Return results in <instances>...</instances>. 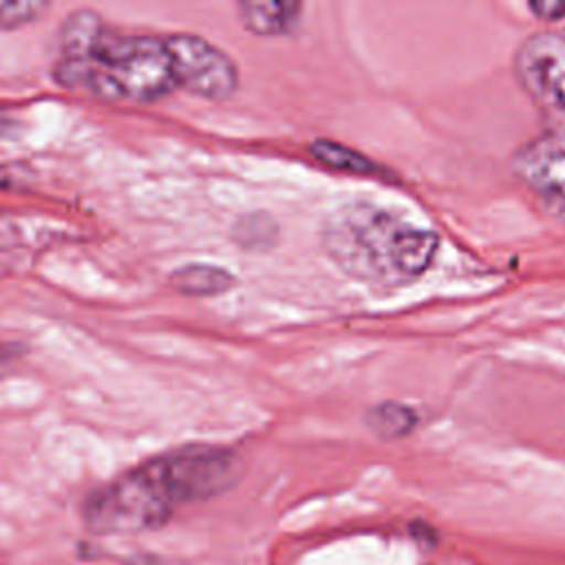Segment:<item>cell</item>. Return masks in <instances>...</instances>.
Returning a JSON list of instances; mask_svg holds the SVG:
<instances>
[{"mask_svg":"<svg viewBox=\"0 0 565 565\" xmlns=\"http://www.w3.org/2000/svg\"><path fill=\"white\" fill-rule=\"evenodd\" d=\"M53 77L71 90H86L106 102L148 104L177 88L163 38L110 29L88 60H57Z\"/></svg>","mask_w":565,"mask_h":565,"instance_id":"cell-3","label":"cell"},{"mask_svg":"<svg viewBox=\"0 0 565 565\" xmlns=\"http://www.w3.org/2000/svg\"><path fill=\"white\" fill-rule=\"evenodd\" d=\"M238 457L221 446L190 444L157 455L90 492L84 523L95 534L161 527L188 503L205 501L238 481Z\"/></svg>","mask_w":565,"mask_h":565,"instance_id":"cell-1","label":"cell"},{"mask_svg":"<svg viewBox=\"0 0 565 565\" xmlns=\"http://www.w3.org/2000/svg\"><path fill=\"white\" fill-rule=\"evenodd\" d=\"M302 4L280 0H245L238 4L241 22L256 35H282L294 29Z\"/></svg>","mask_w":565,"mask_h":565,"instance_id":"cell-8","label":"cell"},{"mask_svg":"<svg viewBox=\"0 0 565 565\" xmlns=\"http://www.w3.org/2000/svg\"><path fill=\"white\" fill-rule=\"evenodd\" d=\"M530 9L545 20H561L565 15V2H532Z\"/></svg>","mask_w":565,"mask_h":565,"instance_id":"cell-15","label":"cell"},{"mask_svg":"<svg viewBox=\"0 0 565 565\" xmlns=\"http://www.w3.org/2000/svg\"><path fill=\"white\" fill-rule=\"evenodd\" d=\"M13 241L9 232L0 225V276H4L13 265Z\"/></svg>","mask_w":565,"mask_h":565,"instance_id":"cell-14","label":"cell"},{"mask_svg":"<svg viewBox=\"0 0 565 565\" xmlns=\"http://www.w3.org/2000/svg\"><path fill=\"white\" fill-rule=\"evenodd\" d=\"M108 26L102 15L93 9H77L66 15L60 29V60L84 62L88 60L99 42L104 40Z\"/></svg>","mask_w":565,"mask_h":565,"instance_id":"cell-7","label":"cell"},{"mask_svg":"<svg viewBox=\"0 0 565 565\" xmlns=\"http://www.w3.org/2000/svg\"><path fill=\"white\" fill-rule=\"evenodd\" d=\"M514 71L523 90L550 115L565 117V38L534 33L516 51Z\"/></svg>","mask_w":565,"mask_h":565,"instance_id":"cell-6","label":"cell"},{"mask_svg":"<svg viewBox=\"0 0 565 565\" xmlns=\"http://www.w3.org/2000/svg\"><path fill=\"white\" fill-rule=\"evenodd\" d=\"M309 150L320 163L333 170H342L351 174H382V166H377L371 157L358 150H351L342 143H335L331 139H316Z\"/></svg>","mask_w":565,"mask_h":565,"instance_id":"cell-10","label":"cell"},{"mask_svg":"<svg viewBox=\"0 0 565 565\" xmlns=\"http://www.w3.org/2000/svg\"><path fill=\"white\" fill-rule=\"evenodd\" d=\"M22 355H24V349L20 344H15V342H0V380L15 369L18 360Z\"/></svg>","mask_w":565,"mask_h":565,"instance_id":"cell-13","label":"cell"},{"mask_svg":"<svg viewBox=\"0 0 565 565\" xmlns=\"http://www.w3.org/2000/svg\"><path fill=\"white\" fill-rule=\"evenodd\" d=\"M322 243L349 276L380 287H402L424 276L439 241L435 230L399 210L353 201L324 221Z\"/></svg>","mask_w":565,"mask_h":565,"instance_id":"cell-2","label":"cell"},{"mask_svg":"<svg viewBox=\"0 0 565 565\" xmlns=\"http://www.w3.org/2000/svg\"><path fill=\"white\" fill-rule=\"evenodd\" d=\"M20 168L22 166H0V188H15L20 185Z\"/></svg>","mask_w":565,"mask_h":565,"instance_id":"cell-16","label":"cell"},{"mask_svg":"<svg viewBox=\"0 0 565 565\" xmlns=\"http://www.w3.org/2000/svg\"><path fill=\"white\" fill-rule=\"evenodd\" d=\"M177 88L201 99L223 102L238 88V68L234 60L194 33H172L163 38Z\"/></svg>","mask_w":565,"mask_h":565,"instance_id":"cell-5","label":"cell"},{"mask_svg":"<svg viewBox=\"0 0 565 565\" xmlns=\"http://www.w3.org/2000/svg\"><path fill=\"white\" fill-rule=\"evenodd\" d=\"M13 130H15V121L4 110H0V137H9Z\"/></svg>","mask_w":565,"mask_h":565,"instance_id":"cell-17","label":"cell"},{"mask_svg":"<svg viewBox=\"0 0 565 565\" xmlns=\"http://www.w3.org/2000/svg\"><path fill=\"white\" fill-rule=\"evenodd\" d=\"M170 287L183 296L207 298L234 287V276L216 265H183L170 274Z\"/></svg>","mask_w":565,"mask_h":565,"instance_id":"cell-9","label":"cell"},{"mask_svg":"<svg viewBox=\"0 0 565 565\" xmlns=\"http://www.w3.org/2000/svg\"><path fill=\"white\" fill-rule=\"evenodd\" d=\"M510 166L539 205L565 221V117H550L539 135L516 148Z\"/></svg>","mask_w":565,"mask_h":565,"instance_id":"cell-4","label":"cell"},{"mask_svg":"<svg viewBox=\"0 0 565 565\" xmlns=\"http://www.w3.org/2000/svg\"><path fill=\"white\" fill-rule=\"evenodd\" d=\"M366 424L375 435L384 439H397L417 426V413L408 404L382 402L366 413Z\"/></svg>","mask_w":565,"mask_h":565,"instance_id":"cell-11","label":"cell"},{"mask_svg":"<svg viewBox=\"0 0 565 565\" xmlns=\"http://www.w3.org/2000/svg\"><path fill=\"white\" fill-rule=\"evenodd\" d=\"M51 9L44 0H0V31H15L40 20Z\"/></svg>","mask_w":565,"mask_h":565,"instance_id":"cell-12","label":"cell"}]
</instances>
